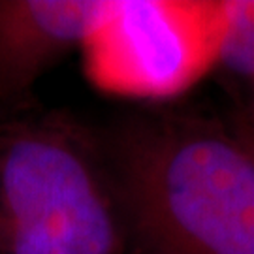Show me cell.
I'll list each match as a JSON object with an SVG mask.
<instances>
[{"label": "cell", "instance_id": "obj_1", "mask_svg": "<svg viewBox=\"0 0 254 254\" xmlns=\"http://www.w3.org/2000/svg\"><path fill=\"white\" fill-rule=\"evenodd\" d=\"M139 254H254V153L189 115L149 113L100 137Z\"/></svg>", "mask_w": 254, "mask_h": 254}, {"label": "cell", "instance_id": "obj_2", "mask_svg": "<svg viewBox=\"0 0 254 254\" xmlns=\"http://www.w3.org/2000/svg\"><path fill=\"white\" fill-rule=\"evenodd\" d=\"M100 137L55 111L0 115V254H123Z\"/></svg>", "mask_w": 254, "mask_h": 254}, {"label": "cell", "instance_id": "obj_3", "mask_svg": "<svg viewBox=\"0 0 254 254\" xmlns=\"http://www.w3.org/2000/svg\"><path fill=\"white\" fill-rule=\"evenodd\" d=\"M218 2L113 0L85 44L91 79L130 98H168L215 64Z\"/></svg>", "mask_w": 254, "mask_h": 254}, {"label": "cell", "instance_id": "obj_4", "mask_svg": "<svg viewBox=\"0 0 254 254\" xmlns=\"http://www.w3.org/2000/svg\"><path fill=\"white\" fill-rule=\"evenodd\" d=\"M113 0H0V115L28 108L38 79L104 23Z\"/></svg>", "mask_w": 254, "mask_h": 254}, {"label": "cell", "instance_id": "obj_5", "mask_svg": "<svg viewBox=\"0 0 254 254\" xmlns=\"http://www.w3.org/2000/svg\"><path fill=\"white\" fill-rule=\"evenodd\" d=\"M215 64L243 83L247 115L254 111V0L218 2V32Z\"/></svg>", "mask_w": 254, "mask_h": 254}, {"label": "cell", "instance_id": "obj_6", "mask_svg": "<svg viewBox=\"0 0 254 254\" xmlns=\"http://www.w3.org/2000/svg\"><path fill=\"white\" fill-rule=\"evenodd\" d=\"M245 125H247V132L239 137V139H241V141H243V143L254 153V111L251 113V115H247Z\"/></svg>", "mask_w": 254, "mask_h": 254}]
</instances>
